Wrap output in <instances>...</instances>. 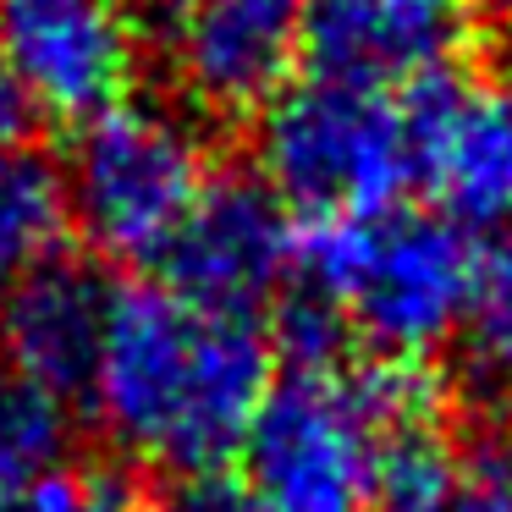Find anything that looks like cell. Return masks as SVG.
Here are the masks:
<instances>
[{
  "instance_id": "cell-19",
  "label": "cell",
  "mask_w": 512,
  "mask_h": 512,
  "mask_svg": "<svg viewBox=\"0 0 512 512\" xmlns=\"http://www.w3.org/2000/svg\"><path fill=\"white\" fill-rule=\"evenodd\" d=\"M23 127H28V100H23V89L12 83L6 56H0V149L23 144Z\"/></svg>"
},
{
  "instance_id": "cell-7",
  "label": "cell",
  "mask_w": 512,
  "mask_h": 512,
  "mask_svg": "<svg viewBox=\"0 0 512 512\" xmlns=\"http://www.w3.org/2000/svg\"><path fill=\"white\" fill-rule=\"evenodd\" d=\"M0 56L28 111L89 127L127 100L144 34L133 0H0Z\"/></svg>"
},
{
  "instance_id": "cell-8",
  "label": "cell",
  "mask_w": 512,
  "mask_h": 512,
  "mask_svg": "<svg viewBox=\"0 0 512 512\" xmlns=\"http://www.w3.org/2000/svg\"><path fill=\"white\" fill-rule=\"evenodd\" d=\"M474 39V0H303L298 56L325 83L419 100L457 78Z\"/></svg>"
},
{
  "instance_id": "cell-14",
  "label": "cell",
  "mask_w": 512,
  "mask_h": 512,
  "mask_svg": "<svg viewBox=\"0 0 512 512\" xmlns=\"http://www.w3.org/2000/svg\"><path fill=\"white\" fill-rule=\"evenodd\" d=\"M375 512H457V441L441 424L408 430L386 446Z\"/></svg>"
},
{
  "instance_id": "cell-17",
  "label": "cell",
  "mask_w": 512,
  "mask_h": 512,
  "mask_svg": "<svg viewBox=\"0 0 512 512\" xmlns=\"http://www.w3.org/2000/svg\"><path fill=\"white\" fill-rule=\"evenodd\" d=\"M457 512H512V435L457 441Z\"/></svg>"
},
{
  "instance_id": "cell-6",
  "label": "cell",
  "mask_w": 512,
  "mask_h": 512,
  "mask_svg": "<svg viewBox=\"0 0 512 512\" xmlns=\"http://www.w3.org/2000/svg\"><path fill=\"white\" fill-rule=\"evenodd\" d=\"M166 83L204 116H259L298 67L303 0H133Z\"/></svg>"
},
{
  "instance_id": "cell-3",
  "label": "cell",
  "mask_w": 512,
  "mask_h": 512,
  "mask_svg": "<svg viewBox=\"0 0 512 512\" xmlns=\"http://www.w3.org/2000/svg\"><path fill=\"white\" fill-rule=\"evenodd\" d=\"M479 248L441 210H391L314 221L298 237V298L325 309L342 336H364L380 358H424L474 314Z\"/></svg>"
},
{
  "instance_id": "cell-1",
  "label": "cell",
  "mask_w": 512,
  "mask_h": 512,
  "mask_svg": "<svg viewBox=\"0 0 512 512\" xmlns=\"http://www.w3.org/2000/svg\"><path fill=\"white\" fill-rule=\"evenodd\" d=\"M270 391V347L248 314H221L160 287L111 298L89 402L138 463L204 479L243 452Z\"/></svg>"
},
{
  "instance_id": "cell-11",
  "label": "cell",
  "mask_w": 512,
  "mask_h": 512,
  "mask_svg": "<svg viewBox=\"0 0 512 512\" xmlns=\"http://www.w3.org/2000/svg\"><path fill=\"white\" fill-rule=\"evenodd\" d=\"M116 292L78 259H50L12 281L0 298V347H6V375L50 391V397H89L94 364L105 347Z\"/></svg>"
},
{
  "instance_id": "cell-10",
  "label": "cell",
  "mask_w": 512,
  "mask_h": 512,
  "mask_svg": "<svg viewBox=\"0 0 512 512\" xmlns=\"http://www.w3.org/2000/svg\"><path fill=\"white\" fill-rule=\"evenodd\" d=\"M413 177L435 193L446 221L512 226V89L441 83L408 105Z\"/></svg>"
},
{
  "instance_id": "cell-12",
  "label": "cell",
  "mask_w": 512,
  "mask_h": 512,
  "mask_svg": "<svg viewBox=\"0 0 512 512\" xmlns=\"http://www.w3.org/2000/svg\"><path fill=\"white\" fill-rule=\"evenodd\" d=\"M72 232L67 171L28 144L0 149V276L17 281L28 270L61 259Z\"/></svg>"
},
{
  "instance_id": "cell-5",
  "label": "cell",
  "mask_w": 512,
  "mask_h": 512,
  "mask_svg": "<svg viewBox=\"0 0 512 512\" xmlns=\"http://www.w3.org/2000/svg\"><path fill=\"white\" fill-rule=\"evenodd\" d=\"M72 226L105 259L149 265L171 248L210 188L204 133L160 100H122L78 133L67 166Z\"/></svg>"
},
{
  "instance_id": "cell-16",
  "label": "cell",
  "mask_w": 512,
  "mask_h": 512,
  "mask_svg": "<svg viewBox=\"0 0 512 512\" xmlns=\"http://www.w3.org/2000/svg\"><path fill=\"white\" fill-rule=\"evenodd\" d=\"M474 358L485 375L512 380V237L479 265V292H474Z\"/></svg>"
},
{
  "instance_id": "cell-4",
  "label": "cell",
  "mask_w": 512,
  "mask_h": 512,
  "mask_svg": "<svg viewBox=\"0 0 512 512\" xmlns=\"http://www.w3.org/2000/svg\"><path fill=\"white\" fill-rule=\"evenodd\" d=\"M259 182L281 204L336 221L402 204L413 182V127L386 94L347 83H287L259 111Z\"/></svg>"
},
{
  "instance_id": "cell-15",
  "label": "cell",
  "mask_w": 512,
  "mask_h": 512,
  "mask_svg": "<svg viewBox=\"0 0 512 512\" xmlns=\"http://www.w3.org/2000/svg\"><path fill=\"white\" fill-rule=\"evenodd\" d=\"M0 512H149L144 490L105 463H83V468H56L50 479L0 496Z\"/></svg>"
},
{
  "instance_id": "cell-2",
  "label": "cell",
  "mask_w": 512,
  "mask_h": 512,
  "mask_svg": "<svg viewBox=\"0 0 512 512\" xmlns=\"http://www.w3.org/2000/svg\"><path fill=\"white\" fill-rule=\"evenodd\" d=\"M441 424V380L419 358H314L270 375L243 435V490L259 512H375L386 446Z\"/></svg>"
},
{
  "instance_id": "cell-18",
  "label": "cell",
  "mask_w": 512,
  "mask_h": 512,
  "mask_svg": "<svg viewBox=\"0 0 512 512\" xmlns=\"http://www.w3.org/2000/svg\"><path fill=\"white\" fill-rule=\"evenodd\" d=\"M160 512H259V507H254V496H248L237 479L204 474V479H182V485L166 496Z\"/></svg>"
},
{
  "instance_id": "cell-9",
  "label": "cell",
  "mask_w": 512,
  "mask_h": 512,
  "mask_svg": "<svg viewBox=\"0 0 512 512\" xmlns=\"http://www.w3.org/2000/svg\"><path fill=\"white\" fill-rule=\"evenodd\" d=\"M298 259L292 215L259 177H210L204 199L160 254L166 287L221 314H248L287 281Z\"/></svg>"
},
{
  "instance_id": "cell-13",
  "label": "cell",
  "mask_w": 512,
  "mask_h": 512,
  "mask_svg": "<svg viewBox=\"0 0 512 512\" xmlns=\"http://www.w3.org/2000/svg\"><path fill=\"white\" fill-rule=\"evenodd\" d=\"M67 446V402L17 375H0V496H17V490L50 479L56 468H67Z\"/></svg>"
},
{
  "instance_id": "cell-20",
  "label": "cell",
  "mask_w": 512,
  "mask_h": 512,
  "mask_svg": "<svg viewBox=\"0 0 512 512\" xmlns=\"http://www.w3.org/2000/svg\"><path fill=\"white\" fill-rule=\"evenodd\" d=\"M474 6H485V12H496V17H512V0H474Z\"/></svg>"
}]
</instances>
